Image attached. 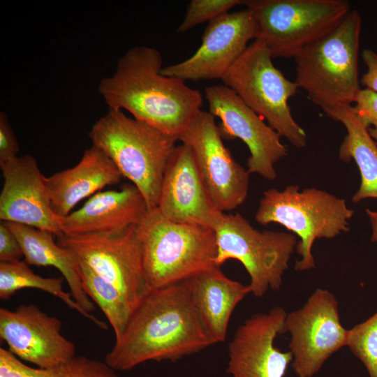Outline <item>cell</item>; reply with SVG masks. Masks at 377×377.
Here are the masks:
<instances>
[{
    "label": "cell",
    "instance_id": "1",
    "mask_svg": "<svg viewBox=\"0 0 377 377\" xmlns=\"http://www.w3.org/2000/svg\"><path fill=\"white\" fill-rule=\"evenodd\" d=\"M213 344L184 280L144 298L105 362L116 371H128L147 361H176Z\"/></svg>",
    "mask_w": 377,
    "mask_h": 377
},
{
    "label": "cell",
    "instance_id": "2",
    "mask_svg": "<svg viewBox=\"0 0 377 377\" xmlns=\"http://www.w3.org/2000/svg\"><path fill=\"white\" fill-rule=\"evenodd\" d=\"M162 64L156 49L132 47L98 89L108 109L126 110L133 118L179 137L200 110L202 96L184 80L162 75Z\"/></svg>",
    "mask_w": 377,
    "mask_h": 377
},
{
    "label": "cell",
    "instance_id": "3",
    "mask_svg": "<svg viewBox=\"0 0 377 377\" xmlns=\"http://www.w3.org/2000/svg\"><path fill=\"white\" fill-rule=\"evenodd\" d=\"M361 29V16L352 9L332 31L293 58L299 88L328 117L351 106L361 89L358 68Z\"/></svg>",
    "mask_w": 377,
    "mask_h": 377
},
{
    "label": "cell",
    "instance_id": "4",
    "mask_svg": "<svg viewBox=\"0 0 377 377\" xmlns=\"http://www.w3.org/2000/svg\"><path fill=\"white\" fill-rule=\"evenodd\" d=\"M89 136L139 189L148 209L157 207L164 171L179 137L112 109L96 121Z\"/></svg>",
    "mask_w": 377,
    "mask_h": 377
},
{
    "label": "cell",
    "instance_id": "5",
    "mask_svg": "<svg viewBox=\"0 0 377 377\" xmlns=\"http://www.w3.org/2000/svg\"><path fill=\"white\" fill-rule=\"evenodd\" d=\"M145 276L151 290L184 281L216 267L213 229L172 221L157 207L137 226Z\"/></svg>",
    "mask_w": 377,
    "mask_h": 377
},
{
    "label": "cell",
    "instance_id": "6",
    "mask_svg": "<svg viewBox=\"0 0 377 377\" xmlns=\"http://www.w3.org/2000/svg\"><path fill=\"white\" fill-rule=\"evenodd\" d=\"M297 185L283 191L270 188L263 193L256 221L262 225L276 223L300 239L296 251L300 256L295 269L302 272L315 267L312 247L316 239H332L350 230L354 211L343 198L316 188L300 191Z\"/></svg>",
    "mask_w": 377,
    "mask_h": 377
},
{
    "label": "cell",
    "instance_id": "7",
    "mask_svg": "<svg viewBox=\"0 0 377 377\" xmlns=\"http://www.w3.org/2000/svg\"><path fill=\"white\" fill-rule=\"evenodd\" d=\"M272 56L259 38L249 44L222 78L252 110L294 147L306 145L304 129L292 116L288 100L299 88L288 80L272 62Z\"/></svg>",
    "mask_w": 377,
    "mask_h": 377
},
{
    "label": "cell",
    "instance_id": "8",
    "mask_svg": "<svg viewBox=\"0 0 377 377\" xmlns=\"http://www.w3.org/2000/svg\"><path fill=\"white\" fill-rule=\"evenodd\" d=\"M213 230L217 244L216 267L230 259L239 261L249 275L248 286L256 297H263L269 289H280L283 275L298 243L294 235L260 231L240 214L223 212Z\"/></svg>",
    "mask_w": 377,
    "mask_h": 377
},
{
    "label": "cell",
    "instance_id": "9",
    "mask_svg": "<svg viewBox=\"0 0 377 377\" xmlns=\"http://www.w3.org/2000/svg\"><path fill=\"white\" fill-rule=\"evenodd\" d=\"M273 58H294L337 27L352 10L345 0H242Z\"/></svg>",
    "mask_w": 377,
    "mask_h": 377
},
{
    "label": "cell",
    "instance_id": "10",
    "mask_svg": "<svg viewBox=\"0 0 377 377\" xmlns=\"http://www.w3.org/2000/svg\"><path fill=\"white\" fill-rule=\"evenodd\" d=\"M57 243L116 287L134 310L152 290L145 273L137 226L113 233L63 234Z\"/></svg>",
    "mask_w": 377,
    "mask_h": 377
},
{
    "label": "cell",
    "instance_id": "11",
    "mask_svg": "<svg viewBox=\"0 0 377 377\" xmlns=\"http://www.w3.org/2000/svg\"><path fill=\"white\" fill-rule=\"evenodd\" d=\"M338 306L331 292L318 288L300 309L287 313L282 334H290L289 351L297 377H313L346 346L348 330L341 323Z\"/></svg>",
    "mask_w": 377,
    "mask_h": 377
},
{
    "label": "cell",
    "instance_id": "12",
    "mask_svg": "<svg viewBox=\"0 0 377 377\" xmlns=\"http://www.w3.org/2000/svg\"><path fill=\"white\" fill-rule=\"evenodd\" d=\"M179 140L192 150L206 191L217 209L232 210L245 201L249 172L225 147L215 117L200 110Z\"/></svg>",
    "mask_w": 377,
    "mask_h": 377
},
{
    "label": "cell",
    "instance_id": "13",
    "mask_svg": "<svg viewBox=\"0 0 377 377\" xmlns=\"http://www.w3.org/2000/svg\"><path fill=\"white\" fill-rule=\"evenodd\" d=\"M254 13L249 8L227 13L209 22L196 52L186 60L163 67L162 75L184 81L221 79L246 49L260 38Z\"/></svg>",
    "mask_w": 377,
    "mask_h": 377
},
{
    "label": "cell",
    "instance_id": "14",
    "mask_svg": "<svg viewBox=\"0 0 377 377\" xmlns=\"http://www.w3.org/2000/svg\"><path fill=\"white\" fill-rule=\"evenodd\" d=\"M205 96L209 112L221 119L219 128L222 138H239L248 147V172L274 180L275 163L288 154L278 133L226 85L206 87Z\"/></svg>",
    "mask_w": 377,
    "mask_h": 377
},
{
    "label": "cell",
    "instance_id": "15",
    "mask_svg": "<svg viewBox=\"0 0 377 377\" xmlns=\"http://www.w3.org/2000/svg\"><path fill=\"white\" fill-rule=\"evenodd\" d=\"M61 325L33 304L0 309L1 339L18 359L37 368H52L75 356V346L62 334Z\"/></svg>",
    "mask_w": 377,
    "mask_h": 377
},
{
    "label": "cell",
    "instance_id": "16",
    "mask_svg": "<svg viewBox=\"0 0 377 377\" xmlns=\"http://www.w3.org/2000/svg\"><path fill=\"white\" fill-rule=\"evenodd\" d=\"M287 315L281 306L255 314L237 329L228 345L227 372L232 377H284L293 355L274 345Z\"/></svg>",
    "mask_w": 377,
    "mask_h": 377
},
{
    "label": "cell",
    "instance_id": "17",
    "mask_svg": "<svg viewBox=\"0 0 377 377\" xmlns=\"http://www.w3.org/2000/svg\"><path fill=\"white\" fill-rule=\"evenodd\" d=\"M4 182L0 194V219L63 235L54 214L45 177L37 160L25 154L0 165Z\"/></svg>",
    "mask_w": 377,
    "mask_h": 377
},
{
    "label": "cell",
    "instance_id": "18",
    "mask_svg": "<svg viewBox=\"0 0 377 377\" xmlns=\"http://www.w3.org/2000/svg\"><path fill=\"white\" fill-rule=\"evenodd\" d=\"M157 208L172 221L211 229L221 212L212 202L186 145L177 146L167 163Z\"/></svg>",
    "mask_w": 377,
    "mask_h": 377
},
{
    "label": "cell",
    "instance_id": "19",
    "mask_svg": "<svg viewBox=\"0 0 377 377\" xmlns=\"http://www.w3.org/2000/svg\"><path fill=\"white\" fill-rule=\"evenodd\" d=\"M148 210L141 192L128 183L118 191L96 193L79 209L57 219L65 235L113 233L138 226Z\"/></svg>",
    "mask_w": 377,
    "mask_h": 377
},
{
    "label": "cell",
    "instance_id": "20",
    "mask_svg": "<svg viewBox=\"0 0 377 377\" xmlns=\"http://www.w3.org/2000/svg\"><path fill=\"white\" fill-rule=\"evenodd\" d=\"M122 178L113 161L92 145L76 165L45 177L52 211L57 216H66L80 201Z\"/></svg>",
    "mask_w": 377,
    "mask_h": 377
},
{
    "label": "cell",
    "instance_id": "21",
    "mask_svg": "<svg viewBox=\"0 0 377 377\" xmlns=\"http://www.w3.org/2000/svg\"><path fill=\"white\" fill-rule=\"evenodd\" d=\"M193 306L214 343L225 341L237 305L251 293L249 286L227 277L218 267L186 279Z\"/></svg>",
    "mask_w": 377,
    "mask_h": 377
},
{
    "label": "cell",
    "instance_id": "22",
    "mask_svg": "<svg viewBox=\"0 0 377 377\" xmlns=\"http://www.w3.org/2000/svg\"><path fill=\"white\" fill-rule=\"evenodd\" d=\"M4 222L19 241L29 265L54 267L66 280L75 302L92 313L95 305L83 285L80 262L70 249L56 243L51 232L14 222Z\"/></svg>",
    "mask_w": 377,
    "mask_h": 377
},
{
    "label": "cell",
    "instance_id": "23",
    "mask_svg": "<svg viewBox=\"0 0 377 377\" xmlns=\"http://www.w3.org/2000/svg\"><path fill=\"white\" fill-rule=\"evenodd\" d=\"M350 107L340 108L329 117L341 122L347 131L339 158L346 163L353 160L358 167L361 183L352 198L357 203L367 198L377 199V144Z\"/></svg>",
    "mask_w": 377,
    "mask_h": 377
},
{
    "label": "cell",
    "instance_id": "24",
    "mask_svg": "<svg viewBox=\"0 0 377 377\" xmlns=\"http://www.w3.org/2000/svg\"><path fill=\"white\" fill-rule=\"evenodd\" d=\"M64 277L45 278L34 273L25 261L0 262V298L9 300L23 288H36L61 300L70 309L89 319L98 327L107 330L108 325L92 313L87 312L74 300L71 293L63 288Z\"/></svg>",
    "mask_w": 377,
    "mask_h": 377
},
{
    "label": "cell",
    "instance_id": "25",
    "mask_svg": "<svg viewBox=\"0 0 377 377\" xmlns=\"http://www.w3.org/2000/svg\"><path fill=\"white\" fill-rule=\"evenodd\" d=\"M0 377H120L105 361L75 356L49 369L31 367L0 348Z\"/></svg>",
    "mask_w": 377,
    "mask_h": 377
},
{
    "label": "cell",
    "instance_id": "26",
    "mask_svg": "<svg viewBox=\"0 0 377 377\" xmlns=\"http://www.w3.org/2000/svg\"><path fill=\"white\" fill-rule=\"evenodd\" d=\"M80 262L84 290L105 314L117 340L123 335L134 309L116 287L99 276L87 265Z\"/></svg>",
    "mask_w": 377,
    "mask_h": 377
},
{
    "label": "cell",
    "instance_id": "27",
    "mask_svg": "<svg viewBox=\"0 0 377 377\" xmlns=\"http://www.w3.org/2000/svg\"><path fill=\"white\" fill-rule=\"evenodd\" d=\"M346 346L364 364L369 377H377V311L348 330Z\"/></svg>",
    "mask_w": 377,
    "mask_h": 377
},
{
    "label": "cell",
    "instance_id": "28",
    "mask_svg": "<svg viewBox=\"0 0 377 377\" xmlns=\"http://www.w3.org/2000/svg\"><path fill=\"white\" fill-rule=\"evenodd\" d=\"M240 4H242L241 0H192L177 32H185L204 22H210Z\"/></svg>",
    "mask_w": 377,
    "mask_h": 377
},
{
    "label": "cell",
    "instance_id": "29",
    "mask_svg": "<svg viewBox=\"0 0 377 377\" xmlns=\"http://www.w3.org/2000/svg\"><path fill=\"white\" fill-rule=\"evenodd\" d=\"M350 109L359 120L368 128L377 127V93L360 89Z\"/></svg>",
    "mask_w": 377,
    "mask_h": 377
},
{
    "label": "cell",
    "instance_id": "30",
    "mask_svg": "<svg viewBox=\"0 0 377 377\" xmlns=\"http://www.w3.org/2000/svg\"><path fill=\"white\" fill-rule=\"evenodd\" d=\"M19 145L6 114L0 112V165L16 157Z\"/></svg>",
    "mask_w": 377,
    "mask_h": 377
},
{
    "label": "cell",
    "instance_id": "31",
    "mask_svg": "<svg viewBox=\"0 0 377 377\" xmlns=\"http://www.w3.org/2000/svg\"><path fill=\"white\" fill-rule=\"evenodd\" d=\"M23 256L21 245L9 228L0 223V262L19 260Z\"/></svg>",
    "mask_w": 377,
    "mask_h": 377
},
{
    "label": "cell",
    "instance_id": "32",
    "mask_svg": "<svg viewBox=\"0 0 377 377\" xmlns=\"http://www.w3.org/2000/svg\"><path fill=\"white\" fill-rule=\"evenodd\" d=\"M362 57L367 71L360 80L365 89L377 93V54L371 49H364Z\"/></svg>",
    "mask_w": 377,
    "mask_h": 377
},
{
    "label": "cell",
    "instance_id": "33",
    "mask_svg": "<svg viewBox=\"0 0 377 377\" xmlns=\"http://www.w3.org/2000/svg\"><path fill=\"white\" fill-rule=\"evenodd\" d=\"M365 212L371 225L372 233L371 241L372 242H377V212L369 209H367Z\"/></svg>",
    "mask_w": 377,
    "mask_h": 377
},
{
    "label": "cell",
    "instance_id": "34",
    "mask_svg": "<svg viewBox=\"0 0 377 377\" xmlns=\"http://www.w3.org/2000/svg\"><path fill=\"white\" fill-rule=\"evenodd\" d=\"M369 132L377 144V127L369 128Z\"/></svg>",
    "mask_w": 377,
    "mask_h": 377
}]
</instances>
